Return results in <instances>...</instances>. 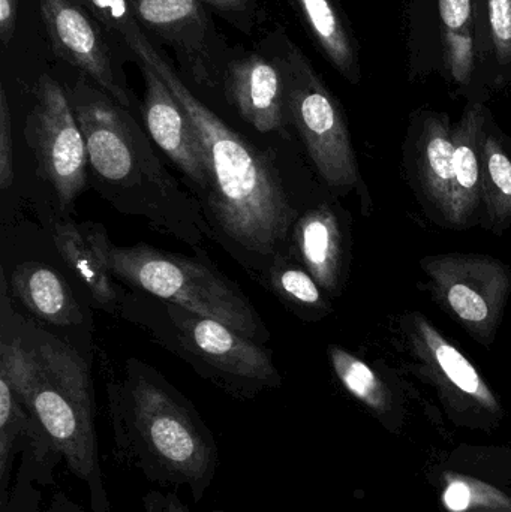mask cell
Wrapping results in <instances>:
<instances>
[{"label": "cell", "mask_w": 511, "mask_h": 512, "mask_svg": "<svg viewBox=\"0 0 511 512\" xmlns=\"http://www.w3.org/2000/svg\"><path fill=\"white\" fill-rule=\"evenodd\" d=\"M134 54L158 72L203 146L210 180L204 204L213 231L246 267L269 273L276 258L290 255L299 218L278 168L188 89L150 39Z\"/></svg>", "instance_id": "1"}, {"label": "cell", "mask_w": 511, "mask_h": 512, "mask_svg": "<svg viewBox=\"0 0 511 512\" xmlns=\"http://www.w3.org/2000/svg\"><path fill=\"white\" fill-rule=\"evenodd\" d=\"M105 391L119 463L162 489L186 487L200 504L218 475L219 448L191 400L138 358L107 373Z\"/></svg>", "instance_id": "2"}, {"label": "cell", "mask_w": 511, "mask_h": 512, "mask_svg": "<svg viewBox=\"0 0 511 512\" xmlns=\"http://www.w3.org/2000/svg\"><path fill=\"white\" fill-rule=\"evenodd\" d=\"M68 96L86 140L95 191L117 212L200 248L213 233L207 216L168 173L128 108L84 75Z\"/></svg>", "instance_id": "3"}, {"label": "cell", "mask_w": 511, "mask_h": 512, "mask_svg": "<svg viewBox=\"0 0 511 512\" xmlns=\"http://www.w3.org/2000/svg\"><path fill=\"white\" fill-rule=\"evenodd\" d=\"M3 325L0 376L69 471L86 486L92 512H113L104 486L89 367L75 349L32 324Z\"/></svg>", "instance_id": "4"}, {"label": "cell", "mask_w": 511, "mask_h": 512, "mask_svg": "<svg viewBox=\"0 0 511 512\" xmlns=\"http://www.w3.org/2000/svg\"><path fill=\"white\" fill-rule=\"evenodd\" d=\"M119 315L236 399H255L281 387L272 351L222 322L132 289L120 297Z\"/></svg>", "instance_id": "5"}, {"label": "cell", "mask_w": 511, "mask_h": 512, "mask_svg": "<svg viewBox=\"0 0 511 512\" xmlns=\"http://www.w3.org/2000/svg\"><path fill=\"white\" fill-rule=\"evenodd\" d=\"M110 262L116 280L132 291L171 301L215 319L261 345L270 339L254 304L206 255L174 254L138 243L113 245Z\"/></svg>", "instance_id": "6"}, {"label": "cell", "mask_w": 511, "mask_h": 512, "mask_svg": "<svg viewBox=\"0 0 511 512\" xmlns=\"http://www.w3.org/2000/svg\"><path fill=\"white\" fill-rule=\"evenodd\" d=\"M258 47L281 71L288 122L323 182L339 192L359 188L362 177L344 110L311 60L281 26Z\"/></svg>", "instance_id": "7"}, {"label": "cell", "mask_w": 511, "mask_h": 512, "mask_svg": "<svg viewBox=\"0 0 511 512\" xmlns=\"http://www.w3.org/2000/svg\"><path fill=\"white\" fill-rule=\"evenodd\" d=\"M420 265L440 306L473 339L491 345L511 294L509 265L480 254L426 256Z\"/></svg>", "instance_id": "8"}, {"label": "cell", "mask_w": 511, "mask_h": 512, "mask_svg": "<svg viewBox=\"0 0 511 512\" xmlns=\"http://www.w3.org/2000/svg\"><path fill=\"white\" fill-rule=\"evenodd\" d=\"M24 135L39 176L53 189L60 209L71 212L89 183V153L68 93L50 75L39 78Z\"/></svg>", "instance_id": "9"}, {"label": "cell", "mask_w": 511, "mask_h": 512, "mask_svg": "<svg viewBox=\"0 0 511 512\" xmlns=\"http://www.w3.org/2000/svg\"><path fill=\"white\" fill-rule=\"evenodd\" d=\"M141 27L176 54L186 77L206 89L221 87L234 50L201 0H131Z\"/></svg>", "instance_id": "10"}, {"label": "cell", "mask_w": 511, "mask_h": 512, "mask_svg": "<svg viewBox=\"0 0 511 512\" xmlns=\"http://www.w3.org/2000/svg\"><path fill=\"white\" fill-rule=\"evenodd\" d=\"M39 11L54 56L129 110L131 98L117 75L108 35L98 21L78 0H39Z\"/></svg>", "instance_id": "11"}, {"label": "cell", "mask_w": 511, "mask_h": 512, "mask_svg": "<svg viewBox=\"0 0 511 512\" xmlns=\"http://www.w3.org/2000/svg\"><path fill=\"white\" fill-rule=\"evenodd\" d=\"M221 87L239 116L260 134L290 137L282 74L275 60L260 47L231 56Z\"/></svg>", "instance_id": "12"}, {"label": "cell", "mask_w": 511, "mask_h": 512, "mask_svg": "<svg viewBox=\"0 0 511 512\" xmlns=\"http://www.w3.org/2000/svg\"><path fill=\"white\" fill-rule=\"evenodd\" d=\"M138 65L144 78L141 113L147 132L204 200L210 185L209 168L194 126L158 72L147 63Z\"/></svg>", "instance_id": "13"}, {"label": "cell", "mask_w": 511, "mask_h": 512, "mask_svg": "<svg viewBox=\"0 0 511 512\" xmlns=\"http://www.w3.org/2000/svg\"><path fill=\"white\" fill-rule=\"evenodd\" d=\"M401 330L405 346L422 372L483 408L497 409L494 394L474 364L425 315L420 312L405 313Z\"/></svg>", "instance_id": "14"}, {"label": "cell", "mask_w": 511, "mask_h": 512, "mask_svg": "<svg viewBox=\"0 0 511 512\" xmlns=\"http://www.w3.org/2000/svg\"><path fill=\"white\" fill-rule=\"evenodd\" d=\"M413 159L416 183L426 204L435 210L441 222L453 227V126L447 114L423 111L416 117Z\"/></svg>", "instance_id": "15"}, {"label": "cell", "mask_w": 511, "mask_h": 512, "mask_svg": "<svg viewBox=\"0 0 511 512\" xmlns=\"http://www.w3.org/2000/svg\"><path fill=\"white\" fill-rule=\"evenodd\" d=\"M54 245L69 268L87 286L98 306L117 313L120 297L111 273V248L107 230L98 222L60 221L54 225Z\"/></svg>", "instance_id": "16"}, {"label": "cell", "mask_w": 511, "mask_h": 512, "mask_svg": "<svg viewBox=\"0 0 511 512\" xmlns=\"http://www.w3.org/2000/svg\"><path fill=\"white\" fill-rule=\"evenodd\" d=\"M290 254L327 294H339L344 282L345 243L341 219L330 204H321L297 218Z\"/></svg>", "instance_id": "17"}, {"label": "cell", "mask_w": 511, "mask_h": 512, "mask_svg": "<svg viewBox=\"0 0 511 512\" xmlns=\"http://www.w3.org/2000/svg\"><path fill=\"white\" fill-rule=\"evenodd\" d=\"M491 114L480 101H471L453 126L455 213L453 228H468L482 207V140Z\"/></svg>", "instance_id": "18"}, {"label": "cell", "mask_w": 511, "mask_h": 512, "mask_svg": "<svg viewBox=\"0 0 511 512\" xmlns=\"http://www.w3.org/2000/svg\"><path fill=\"white\" fill-rule=\"evenodd\" d=\"M297 18L324 59L350 84L362 80L359 45L336 0H290Z\"/></svg>", "instance_id": "19"}, {"label": "cell", "mask_w": 511, "mask_h": 512, "mask_svg": "<svg viewBox=\"0 0 511 512\" xmlns=\"http://www.w3.org/2000/svg\"><path fill=\"white\" fill-rule=\"evenodd\" d=\"M14 297L30 313L56 327L83 324V312L77 298L62 276L50 265L21 262L12 271Z\"/></svg>", "instance_id": "20"}, {"label": "cell", "mask_w": 511, "mask_h": 512, "mask_svg": "<svg viewBox=\"0 0 511 512\" xmlns=\"http://www.w3.org/2000/svg\"><path fill=\"white\" fill-rule=\"evenodd\" d=\"M479 80L511 86V0H473Z\"/></svg>", "instance_id": "21"}, {"label": "cell", "mask_w": 511, "mask_h": 512, "mask_svg": "<svg viewBox=\"0 0 511 512\" xmlns=\"http://www.w3.org/2000/svg\"><path fill=\"white\" fill-rule=\"evenodd\" d=\"M482 204L492 231L511 228V158L492 117L482 140Z\"/></svg>", "instance_id": "22"}, {"label": "cell", "mask_w": 511, "mask_h": 512, "mask_svg": "<svg viewBox=\"0 0 511 512\" xmlns=\"http://www.w3.org/2000/svg\"><path fill=\"white\" fill-rule=\"evenodd\" d=\"M21 442H38L51 447L41 427L12 393L8 381L0 376V490L3 511L8 504L9 481Z\"/></svg>", "instance_id": "23"}, {"label": "cell", "mask_w": 511, "mask_h": 512, "mask_svg": "<svg viewBox=\"0 0 511 512\" xmlns=\"http://www.w3.org/2000/svg\"><path fill=\"white\" fill-rule=\"evenodd\" d=\"M269 285L276 297L299 318L317 319L330 312V303L317 280L288 256H279L270 265Z\"/></svg>", "instance_id": "24"}, {"label": "cell", "mask_w": 511, "mask_h": 512, "mask_svg": "<svg viewBox=\"0 0 511 512\" xmlns=\"http://www.w3.org/2000/svg\"><path fill=\"white\" fill-rule=\"evenodd\" d=\"M327 354L339 381L354 397L375 411L389 408V388L366 361L338 345H330Z\"/></svg>", "instance_id": "25"}, {"label": "cell", "mask_w": 511, "mask_h": 512, "mask_svg": "<svg viewBox=\"0 0 511 512\" xmlns=\"http://www.w3.org/2000/svg\"><path fill=\"white\" fill-rule=\"evenodd\" d=\"M108 36L122 41L134 53L144 41L146 33L138 21L131 0H78Z\"/></svg>", "instance_id": "26"}, {"label": "cell", "mask_w": 511, "mask_h": 512, "mask_svg": "<svg viewBox=\"0 0 511 512\" xmlns=\"http://www.w3.org/2000/svg\"><path fill=\"white\" fill-rule=\"evenodd\" d=\"M246 36H252L266 20L261 0H201Z\"/></svg>", "instance_id": "27"}, {"label": "cell", "mask_w": 511, "mask_h": 512, "mask_svg": "<svg viewBox=\"0 0 511 512\" xmlns=\"http://www.w3.org/2000/svg\"><path fill=\"white\" fill-rule=\"evenodd\" d=\"M441 41L476 38L473 0H437Z\"/></svg>", "instance_id": "28"}, {"label": "cell", "mask_w": 511, "mask_h": 512, "mask_svg": "<svg viewBox=\"0 0 511 512\" xmlns=\"http://www.w3.org/2000/svg\"><path fill=\"white\" fill-rule=\"evenodd\" d=\"M14 141H12V114L8 93L0 87V189L6 191L14 182Z\"/></svg>", "instance_id": "29"}, {"label": "cell", "mask_w": 511, "mask_h": 512, "mask_svg": "<svg viewBox=\"0 0 511 512\" xmlns=\"http://www.w3.org/2000/svg\"><path fill=\"white\" fill-rule=\"evenodd\" d=\"M144 510L146 512H191L179 498L176 493H165L161 490H152V492L144 495L143 498ZM210 512H225V511H210Z\"/></svg>", "instance_id": "30"}, {"label": "cell", "mask_w": 511, "mask_h": 512, "mask_svg": "<svg viewBox=\"0 0 511 512\" xmlns=\"http://www.w3.org/2000/svg\"><path fill=\"white\" fill-rule=\"evenodd\" d=\"M18 2L20 0H0V44L8 48L17 27Z\"/></svg>", "instance_id": "31"}, {"label": "cell", "mask_w": 511, "mask_h": 512, "mask_svg": "<svg viewBox=\"0 0 511 512\" xmlns=\"http://www.w3.org/2000/svg\"><path fill=\"white\" fill-rule=\"evenodd\" d=\"M470 501V487L465 483H461V481H455V483L450 484L449 489L446 490V495H444V502H446L447 508L455 512L467 510Z\"/></svg>", "instance_id": "32"}, {"label": "cell", "mask_w": 511, "mask_h": 512, "mask_svg": "<svg viewBox=\"0 0 511 512\" xmlns=\"http://www.w3.org/2000/svg\"><path fill=\"white\" fill-rule=\"evenodd\" d=\"M45 512H83V510L74 501H71L66 493L57 492L54 493Z\"/></svg>", "instance_id": "33"}]
</instances>
